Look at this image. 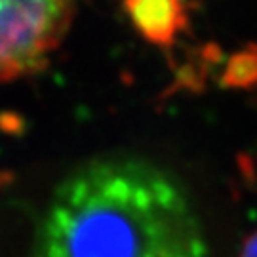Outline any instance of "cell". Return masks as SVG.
I'll return each mask as SVG.
<instances>
[{
	"label": "cell",
	"instance_id": "1",
	"mask_svg": "<svg viewBox=\"0 0 257 257\" xmlns=\"http://www.w3.org/2000/svg\"><path fill=\"white\" fill-rule=\"evenodd\" d=\"M37 257H208L183 185L141 158L112 156L74 170L55 189Z\"/></svg>",
	"mask_w": 257,
	"mask_h": 257
},
{
	"label": "cell",
	"instance_id": "2",
	"mask_svg": "<svg viewBox=\"0 0 257 257\" xmlns=\"http://www.w3.org/2000/svg\"><path fill=\"white\" fill-rule=\"evenodd\" d=\"M76 6L55 0L0 2V82L40 71L71 29Z\"/></svg>",
	"mask_w": 257,
	"mask_h": 257
},
{
	"label": "cell",
	"instance_id": "3",
	"mask_svg": "<svg viewBox=\"0 0 257 257\" xmlns=\"http://www.w3.org/2000/svg\"><path fill=\"white\" fill-rule=\"evenodd\" d=\"M126 12L143 37L170 46L187 25V8L179 2H128Z\"/></svg>",
	"mask_w": 257,
	"mask_h": 257
},
{
	"label": "cell",
	"instance_id": "4",
	"mask_svg": "<svg viewBox=\"0 0 257 257\" xmlns=\"http://www.w3.org/2000/svg\"><path fill=\"white\" fill-rule=\"evenodd\" d=\"M238 257H257V230L251 232L248 238L244 240Z\"/></svg>",
	"mask_w": 257,
	"mask_h": 257
}]
</instances>
